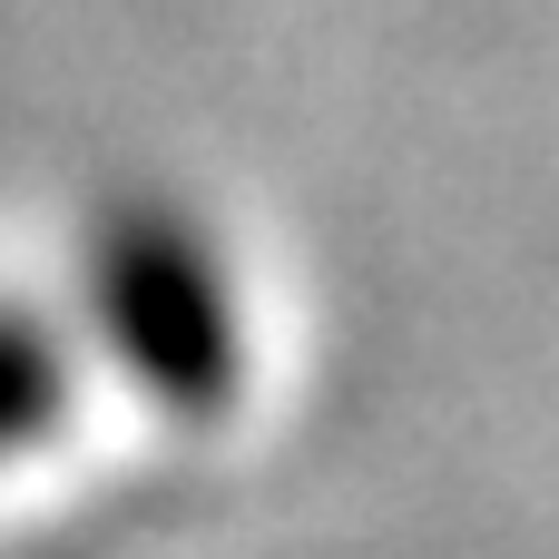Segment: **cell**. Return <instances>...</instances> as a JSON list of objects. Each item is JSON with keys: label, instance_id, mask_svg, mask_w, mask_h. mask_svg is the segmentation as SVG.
<instances>
[{"label": "cell", "instance_id": "obj_2", "mask_svg": "<svg viewBox=\"0 0 559 559\" xmlns=\"http://www.w3.org/2000/svg\"><path fill=\"white\" fill-rule=\"evenodd\" d=\"M59 413H69V354H59V334L29 324V314H0V452L39 442Z\"/></svg>", "mask_w": 559, "mask_h": 559}, {"label": "cell", "instance_id": "obj_1", "mask_svg": "<svg viewBox=\"0 0 559 559\" xmlns=\"http://www.w3.org/2000/svg\"><path fill=\"white\" fill-rule=\"evenodd\" d=\"M88 314L108 354L167 403L216 413L236 393V295L206 255V236L167 206H118L88 236Z\"/></svg>", "mask_w": 559, "mask_h": 559}]
</instances>
